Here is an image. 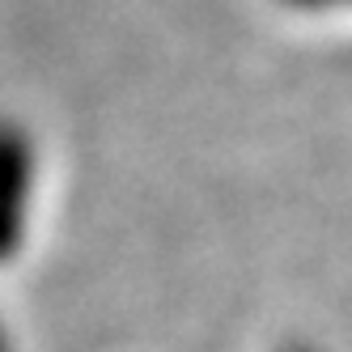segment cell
<instances>
[{"instance_id": "obj_1", "label": "cell", "mask_w": 352, "mask_h": 352, "mask_svg": "<svg viewBox=\"0 0 352 352\" xmlns=\"http://www.w3.org/2000/svg\"><path fill=\"white\" fill-rule=\"evenodd\" d=\"M34 199V153L30 140L13 123H0V267L17 259L30 225Z\"/></svg>"}, {"instance_id": "obj_2", "label": "cell", "mask_w": 352, "mask_h": 352, "mask_svg": "<svg viewBox=\"0 0 352 352\" xmlns=\"http://www.w3.org/2000/svg\"><path fill=\"white\" fill-rule=\"evenodd\" d=\"M0 352H13V340H9V327L0 322Z\"/></svg>"}]
</instances>
